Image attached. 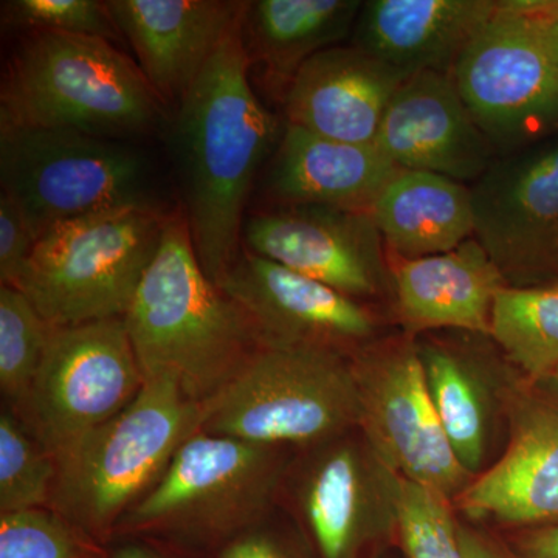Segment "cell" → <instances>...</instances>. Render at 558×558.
Masks as SVG:
<instances>
[{
  "mask_svg": "<svg viewBox=\"0 0 558 558\" xmlns=\"http://www.w3.org/2000/svg\"><path fill=\"white\" fill-rule=\"evenodd\" d=\"M241 17L175 109L171 128L191 240L216 284L241 255L250 191L281 138L277 117L253 90Z\"/></svg>",
  "mask_w": 558,
  "mask_h": 558,
  "instance_id": "obj_1",
  "label": "cell"
},
{
  "mask_svg": "<svg viewBox=\"0 0 558 558\" xmlns=\"http://www.w3.org/2000/svg\"><path fill=\"white\" fill-rule=\"evenodd\" d=\"M145 380L168 379L193 402L211 399L263 343L248 315L207 277L183 208L124 315Z\"/></svg>",
  "mask_w": 558,
  "mask_h": 558,
  "instance_id": "obj_2",
  "label": "cell"
},
{
  "mask_svg": "<svg viewBox=\"0 0 558 558\" xmlns=\"http://www.w3.org/2000/svg\"><path fill=\"white\" fill-rule=\"evenodd\" d=\"M165 106L108 39L28 32L0 89V131H72L123 142L156 131Z\"/></svg>",
  "mask_w": 558,
  "mask_h": 558,
  "instance_id": "obj_3",
  "label": "cell"
},
{
  "mask_svg": "<svg viewBox=\"0 0 558 558\" xmlns=\"http://www.w3.org/2000/svg\"><path fill=\"white\" fill-rule=\"evenodd\" d=\"M202 410L168 379L145 380L137 398L57 458L50 509L100 542L116 538L190 436Z\"/></svg>",
  "mask_w": 558,
  "mask_h": 558,
  "instance_id": "obj_4",
  "label": "cell"
},
{
  "mask_svg": "<svg viewBox=\"0 0 558 558\" xmlns=\"http://www.w3.org/2000/svg\"><path fill=\"white\" fill-rule=\"evenodd\" d=\"M201 432L256 446H319L359 427L352 360L341 352L267 343L202 403Z\"/></svg>",
  "mask_w": 558,
  "mask_h": 558,
  "instance_id": "obj_5",
  "label": "cell"
},
{
  "mask_svg": "<svg viewBox=\"0 0 558 558\" xmlns=\"http://www.w3.org/2000/svg\"><path fill=\"white\" fill-rule=\"evenodd\" d=\"M281 451L199 429L182 444L159 483L124 515L116 538L218 553L259 526L278 484Z\"/></svg>",
  "mask_w": 558,
  "mask_h": 558,
  "instance_id": "obj_6",
  "label": "cell"
},
{
  "mask_svg": "<svg viewBox=\"0 0 558 558\" xmlns=\"http://www.w3.org/2000/svg\"><path fill=\"white\" fill-rule=\"evenodd\" d=\"M167 215L128 207L47 231L16 286L53 328L120 318L156 258Z\"/></svg>",
  "mask_w": 558,
  "mask_h": 558,
  "instance_id": "obj_7",
  "label": "cell"
},
{
  "mask_svg": "<svg viewBox=\"0 0 558 558\" xmlns=\"http://www.w3.org/2000/svg\"><path fill=\"white\" fill-rule=\"evenodd\" d=\"M0 180L36 241L62 222L159 208L148 160L116 140L72 131H0Z\"/></svg>",
  "mask_w": 558,
  "mask_h": 558,
  "instance_id": "obj_8",
  "label": "cell"
},
{
  "mask_svg": "<svg viewBox=\"0 0 558 558\" xmlns=\"http://www.w3.org/2000/svg\"><path fill=\"white\" fill-rule=\"evenodd\" d=\"M145 376L123 317L53 328L27 396L10 409L54 459L137 398Z\"/></svg>",
  "mask_w": 558,
  "mask_h": 558,
  "instance_id": "obj_9",
  "label": "cell"
},
{
  "mask_svg": "<svg viewBox=\"0 0 558 558\" xmlns=\"http://www.w3.org/2000/svg\"><path fill=\"white\" fill-rule=\"evenodd\" d=\"M359 427L392 475L454 501L472 483L440 425L421 349L411 336L368 344L352 357Z\"/></svg>",
  "mask_w": 558,
  "mask_h": 558,
  "instance_id": "obj_10",
  "label": "cell"
},
{
  "mask_svg": "<svg viewBox=\"0 0 558 558\" xmlns=\"http://www.w3.org/2000/svg\"><path fill=\"white\" fill-rule=\"evenodd\" d=\"M462 100L501 154L558 130V69L515 0L498 2L453 70Z\"/></svg>",
  "mask_w": 558,
  "mask_h": 558,
  "instance_id": "obj_11",
  "label": "cell"
},
{
  "mask_svg": "<svg viewBox=\"0 0 558 558\" xmlns=\"http://www.w3.org/2000/svg\"><path fill=\"white\" fill-rule=\"evenodd\" d=\"M244 248L352 299L379 293L389 274L371 213L292 205L255 213L242 226Z\"/></svg>",
  "mask_w": 558,
  "mask_h": 558,
  "instance_id": "obj_12",
  "label": "cell"
},
{
  "mask_svg": "<svg viewBox=\"0 0 558 558\" xmlns=\"http://www.w3.org/2000/svg\"><path fill=\"white\" fill-rule=\"evenodd\" d=\"M241 307L260 340L347 354L368 347L376 317L357 299L242 248L218 282Z\"/></svg>",
  "mask_w": 558,
  "mask_h": 558,
  "instance_id": "obj_13",
  "label": "cell"
},
{
  "mask_svg": "<svg viewBox=\"0 0 558 558\" xmlns=\"http://www.w3.org/2000/svg\"><path fill=\"white\" fill-rule=\"evenodd\" d=\"M470 190L475 238L506 279L558 258V138L502 154Z\"/></svg>",
  "mask_w": 558,
  "mask_h": 558,
  "instance_id": "obj_14",
  "label": "cell"
},
{
  "mask_svg": "<svg viewBox=\"0 0 558 558\" xmlns=\"http://www.w3.org/2000/svg\"><path fill=\"white\" fill-rule=\"evenodd\" d=\"M376 146L399 170L433 172L461 183L476 182L497 159L453 73L422 72L403 81Z\"/></svg>",
  "mask_w": 558,
  "mask_h": 558,
  "instance_id": "obj_15",
  "label": "cell"
},
{
  "mask_svg": "<svg viewBox=\"0 0 558 558\" xmlns=\"http://www.w3.org/2000/svg\"><path fill=\"white\" fill-rule=\"evenodd\" d=\"M241 0H108L106 5L163 106L178 109L240 21Z\"/></svg>",
  "mask_w": 558,
  "mask_h": 558,
  "instance_id": "obj_16",
  "label": "cell"
},
{
  "mask_svg": "<svg viewBox=\"0 0 558 558\" xmlns=\"http://www.w3.org/2000/svg\"><path fill=\"white\" fill-rule=\"evenodd\" d=\"M510 422L505 454L454 502L470 517L509 526L558 523V399H521Z\"/></svg>",
  "mask_w": 558,
  "mask_h": 558,
  "instance_id": "obj_17",
  "label": "cell"
},
{
  "mask_svg": "<svg viewBox=\"0 0 558 558\" xmlns=\"http://www.w3.org/2000/svg\"><path fill=\"white\" fill-rule=\"evenodd\" d=\"M402 76L355 46L312 57L282 95L289 124L322 137L376 145Z\"/></svg>",
  "mask_w": 558,
  "mask_h": 558,
  "instance_id": "obj_18",
  "label": "cell"
},
{
  "mask_svg": "<svg viewBox=\"0 0 558 558\" xmlns=\"http://www.w3.org/2000/svg\"><path fill=\"white\" fill-rule=\"evenodd\" d=\"M388 267L407 336L454 329L490 337L495 299L509 284L476 238L425 258L388 253Z\"/></svg>",
  "mask_w": 558,
  "mask_h": 558,
  "instance_id": "obj_19",
  "label": "cell"
},
{
  "mask_svg": "<svg viewBox=\"0 0 558 558\" xmlns=\"http://www.w3.org/2000/svg\"><path fill=\"white\" fill-rule=\"evenodd\" d=\"M497 10V0H369L360 9L352 46L403 80L422 72L453 73Z\"/></svg>",
  "mask_w": 558,
  "mask_h": 558,
  "instance_id": "obj_20",
  "label": "cell"
},
{
  "mask_svg": "<svg viewBox=\"0 0 558 558\" xmlns=\"http://www.w3.org/2000/svg\"><path fill=\"white\" fill-rule=\"evenodd\" d=\"M398 171L376 145L339 142L286 123L266 175V194L275 207L369 213Z\"/></svg>",
  "mask_w": 558,
  "mask_h": 558,
  "instance_id": "obj_21",
  "label": "cell"
},
{
  "mask_svg": "<svg viewBox=\"0 0 558 558\" xmlns=\"http://www.w3.org/2000/svg\"><path fill=\"white\" fill-rule=\"evenodd\" d=\"M352 444H330L312 459L300 486V510L317 558H377L374 475Z\"/></svg>",
  "mask_w": 558,
  "mask_h": 558,
  "instance_id": "obj_22",
  "label": "cell"
},
{
  "mask_svg": "<svg viewBox=\"0 0 558 558\" xmlns=\"http://www.w3.org/2000/svg\"><path fill=\"white\" fill-rule=\"evenodd\" d=\"M362 5L359 0H250L241 17L250 70L258 65L271 89L284 95L312 57L354 32Z\"/></svg>",
  "mask_w": 558,
  "mask_h": 558,
  "instance_id": "obj_23",
  "label": "cell"
},
{
  "mask_svg": "<svg viewBox=\"0 0 558 558\" xmlns=\"http://www.w3.org/2000/svg\"><path fill=\"white\" fill-rule=\"evenodd\" d=\"M369 213L387 252L400 258L440 255L475 238L472 190L433 172L399 170Z\"/></svg>",
  "mask_w": 558,
  "mask_h": 558,
  "instance_id": "obj_24",
  "label": "cell"
},
{
  "mask_svg": "<svg viewBox=\"0 0 558 558\" xmlns=\"http://www.w3.org/2000/svg\"><path fill=\"white\" fill-rule=\"evenodd\" d=\"M490 337L532 379H550L558 369V282L499 290Z\"/></svg>",
  "mask_w": 558,
  "mask_h": 558,
  "instance_id": "obj_25",
  "label": "cell"
},
{
  "mask_svg": "<svg viewBox=\"0 0 558 558\" xmlns=\"http://www.w3.org/2000/svg\"><path fill=\"white\" fill-rule=\"evenodd\" d=\"M421 355L444 433L459 462L473 475L483 461L486 444L478 391L464 363L451 349L425 347L421 349Z\"/></svg>",
  "mask_w": 558,
  "mask_h": 558,
  "instance_id": "obj_26",
  "label": "cell"
},
{
  "mask_svg": "<svg viewBox=\"0 0 558 558\" xmlns=\"http://www.w3.org/2000/svg\"><path fill=\"white\" fill-rule=\"evenodd\" d=\"M57 459L16 414L0 413V513L50 508Z\"/></svg>",
  "mask_w": 558,
  "mask_h": 558,
  "instance_id": "obj_27",
  "label": "cell"
},
{
  "mask_svg": "<svg viewBox=\"0 0 558 558\" xmlns=\"http://www.w3.org/2000/svg\"><path fill=\"white\" fill-rule=\"evenodd\" d=\"M53 326L13 286L0 288V391L9 409L27 396L43 363Z\"/></svg>",
  "mask_w": 558,
  "mask_h": 558,
  "instance_id": "obj_28",
  "label": "cell"
},
{
  "mask_svg": "<svg viewBox=\"0 0 558 558\" xmlns=\"http://www.w3.org/2000/svg\"><path fill=\"white\" fill-rule=\"evenodd\" d=\"M451 501L395 476V539L405 558H465Z\"/></svg>",
  "mask_w": 558,
  "mask_h": 558,
  "instance_id": "obj_29",
  "label": "cell"
},
{
  "mask_svg": "<svg viewBox=\"0 0 558 558\" xmlns=\"http://www.w3.org/2000/svg\"><path fill=\"white\" fill-rule=\"evenodd\" d=\"M0 558H112L90 532L50 508L0 513Z\"/></svg>",
  "mask_w": 558,
  "mask_h": 558,
  "instance_id": "obj_30",
  "label": "cell"
},
{
  "mask_svg": "<svg viewBox=\"0 0 558 558\" xmlns=\"http://www.w3.org/2000/svg\"><path fill=\"white\" fill-rule=\"evenodd\" d=\"M0 11L7 27L123 39L108 5L98 0H7Z\"/></svg>",
  "mask_w": 558,
  "mask_h": 558,
  "instance_id": "obj_31",
  "label": "cell"
},
{
  "mask_svg": "<svg viewBox=\"0 0 558 558\" xmlns=\"http://www.w3.org/2000/svg\"><path fill=\"white\" fill-rule=\"evenodd\" d=\"M36 240L16 202L5 191L0 193V281L16 286L31 258Z\"/></svg>",
  "mask_w": 558,
  "mask_h": 558,
  "instance_id": "obj_32",
  "label": "cell"
},
{
  "mask_svg": "<svg viewBox=\"0 0 558 558\" xmlns=\"http://www.w3.org/2000/svg\"><path fill=\"white\" fill-rule=\"evenodd\" d=\"M216 558H304L286 539L264 531L259 526L250 529L240 537L231 539L216 553Z\"/></svg>",
  "mask_w": 558,
  "mask_h": 558,
  "instance_id": "obj_33",
  "label": "cell"
},
{
  "mask_svg": "<svg viewBox=\"0 0 558 558\" xmlns=\"http://www.w3.org/2000/svg\"><path fill=\"white\" fill-rule=\"evenodd\" d=\"M515 5L534 22L550 60L558 69V0H515Z\"/></svg>",
  "mask_w": 558,
  "mask_h": 558,
  "instance_id": "obj_34",
  "label": "cell"
},
{
  "mask_svg": "<svg viewBox=\"0 0 558 558\" xmlns=\"http://www.w3.org/2000/svg\"><path fill=\"white\" fill-rule=\"evenodd\" d=\"M508 543L520 558H558V523L524 529Z\"/></svg>",
  "mask_w": 558,
  "mask_h": 558,
  "instance_id": "obj_35",
  "label": "cell"
},
{
  "mask_svg": "<svg viewBox=\"0 0 558 558\" xmlns=\"http://www.w3.org/2000/svg\"><path fill=\"white\" fill-rule=\"evenodd\" d=\"M458 539L465 558H520L508 542L459 521Z\"/></svg>",
  "mask_w": 558,
  "mask_h": 558,
  "instance_id": "obj_36",
  "label": "cell"
},
{
  "mask_svg": "<svg viewBox=\"0 0 558 558\" xmlns=\"http://www.w3.org/2000/svg\"><path fill=\"white\" fill-rule=\"evenodd\" d=\"M112 558H170L163 553L150 546L140 545V543H124L120 548L112 550Z\"/></svg>",
  "mask_w": 558,
  "mask_h": 558,
  "instance_id": "obj_37",
  "label": "cell"
},
{
  "mask_svg": "<svg viewBox=\"0 0 558 558\" xmlns=\"http://www.w3.org/2000/svg\"><path fill=\"white\" fill-rule=\"evenodd\" d=\"M550 379H554V380L558 381V369L556 371V373H554V376L550 377Z\"/></svg>",
  "mask_w": 558,
  "mask_h": 558,
  "instance_id": "obj_38",
  "label": "cell"
}]
</instances>
